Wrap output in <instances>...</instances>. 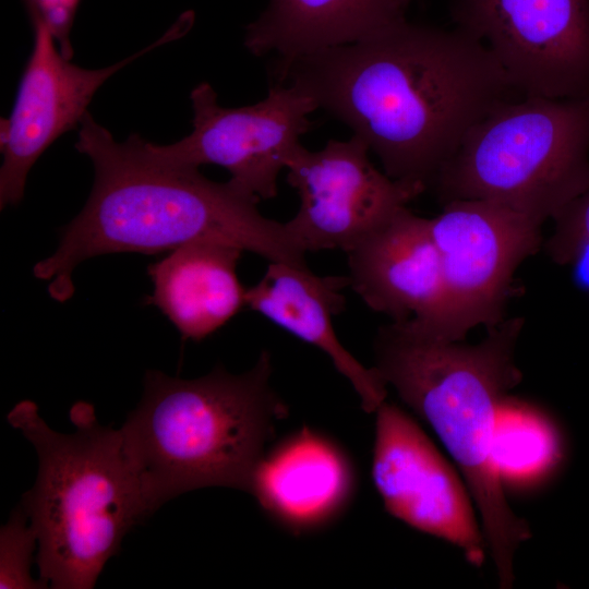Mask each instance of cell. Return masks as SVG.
Here are the masks:
<instances>
[{
	"instance_id": "6da1fadb",
	"label": "cell",
	"mask_w": 589,
	"mask_h": 589,
	"mask_svg": "<svg viewBox=\"0 0 589 589\" xmlns=\"http://www.w3.org/2000/svg\"><path fill=\"white\" fill-rule=\"evenodd\" d=\"M347 124L395 180L432 189L469 130L516 91L468 33L404 20L272 68Z\"/></svg>"
},
{
	"instance_id": "7a4b0ae2",
	"label": "cell",
	"mask_w": 589,
	"mask_h": 589,
	"mask_svg": "<svg viewBox=\"0 0 589 589\" xmlns=\"http://www.w3.org/2000/svg\"><path fill=\"white\" fill-rule=\"evenodd\" d=\"M79 127L75 148L93 164V188L57 250L33 268L36 278L50 280L52 299L69 300L74 268L108 253L157 254L215 240L269 262L305 263L285 223L265 217L260 201L229 180L215 182L199 168L157 158L139 134L118 142L88 111Z\"/></svg>"
},
{
	"instance_id": "3957f363",
	"label": "cell",
	"mask_w": 589,
	"mask_h": 589,
	"mask_svg": "<svg viewBox=\"0 0 589 589\" xmlns=\"http://www.w3.org/2000/svg\"><path fill=\"white\" fill-rule=\"evenodd\" d=\"M524 323L505 318L477 345L445 340L408 322L382 326L374 339L375 369L460 470L503 589L513 587L516 551L531 537L506 498L494 459L500 408L521 380L514 352Z\"/></svg>"
},
{
	"instance_id": "277c9868",
	"label": "cell",
	"mask_w": 589,
	"mask_h": 589,
	"mask_svg": "<svg viewBox=\"0 0 589 589\" xmlns=\"http://www.w3.org/2000/svg\"><path fill=\"white\" fill-rule=\"evenodd\" d=\"M271 376L267 350L241 374L220 365L194 380L146 372L142 400L120 432L151 514L194 489L248 491L276 422L288 413Z\"/></svg>"
},
{
	"instance_id": "5b68a950",
	"label": "cell",
	"mask_w": 589,
	"mask_h": 589,
	"mask_svg": "<svg viewBox=\"0 0 589 589\" xmlns=\"http://www.w3.org/2000/svg\"><path fill=\"white\" fill-rule=\"evenodd\" d=\"M75 432L50 429L29 400L7 420L34 445L38 474L22 498L38 540L40 579L55 589H91L123 537L151 515L120 429L101 426L94 407L70 410Z\"/></svg>"
},
{
	"instance_id": "8992f818",
	"label": "cell",
	"mask_w": 589,
	"mask_h": 589,
	"mask_svg": "<svg viewBox=\"0 0 589 589\" xmlns=\"http://www.w3.org/2000/svg\"><path fill=\"white\" fill-rule=\"evenodd\" d=\"M588 188L589 96L502 101L469 130L432 187L442 204L489 201L540 225Z\"/></svg>"
},
{
	"instance_id": "52a82bcc",
	"label": "cell",
	"mask_w": 589,
	"mask_h": 589,
	"mask_svg": "<svg viewBox=\"0 0 589 589\" xmlns=\"http://www.w3.org/2000/svg\"><path fill=\"white\" fill-rule=\"evenodd\" d=\"M429 225L440 256L444 299L435 327L419 329L461 341L478 325L497 326L505 320L515 271L544 243L542 225L483 200L447 202Z\"/></svg>"
},
{
	"instance_id": "ba28073f",
	"label": "cell",
	"mask_w": 589,
	"mask_h": 589,
	"mask_svg": "<svg viewBox=\"0 0 589 589\" xmlns=\"http://www.w3.org/2000/svg\"><path fill=\"white\" fill-rule=\"evenodd\" d=\"M190 99L192 132L168 145L146 142L149 152L177 166H220L230 182L259 201L276 197L279 173L312 127L309 116L317 109L313 98L293 85L273 83L259 103L227 108L203 82Z\"/></svg>"
},
{
	"instance_id": "9c48e42d",
	"label": "cell",
	"mask_w": 589,
	"mask_h": 589,
	"mask_svg": "<svg viewBox=\"0 0 589 589\" xmlns=\"http://www.w3.org/2000/svg\"><path fill=\"white\" fill-rule=\"evenodd\" d=\"M522 96H589V0H448Z\"/></svg>"
},
{
	"instance_id": "30bf717a",
	"label": "cell",
	"mask_w": 589,
	"mask_h": 589,
	"mask_svg": "<svg viewBox=\"0 0 589 589\" xmlns=\"http://www.w3.org/2000/svg\"><path fill=\"white\" fill-rule=\"evenodd\" d=\"M368 145L356 134L329 140L320 151L302 144L287 164V182L299 196L286 228L303 252L350 250L425 188L395 180L369 158Z\"/></svg>"
},
{
	"instance_id": "8fae6325",
	"label": "cell",
	"mask_w": 589,
	"mask_h": 589,
	"mask_svg": "<svg viewBox=\"0 0 589 589\" xmlns=\"http://www.w3.org/2000/svg\"><path fill=\"white\" fill-rule=\"evenodd\" d=\"M375 413L371 477L387 513L480 567L488 546L465 480L398 406L384 401Z\"/></svg>"
},
{
	"instance_id": "7c38bea8",
	"label": "cell",
	"mask_w": 589,
	"mask_h": 589,
	"mask_svg": "<svg viewBox=\"0 0 589 589\" xmlns=\"http://www.w3.org/2000/svg\"><path fill=\"white\" fill-rule=\"evenodd\" d=\"M34 45L21 77L11 116L1 119L0 208L16 205L24 195L28 172L41 154L63 133L80 125L97 89L117 71L183 36L192 24L185 15L161 38L120 62L84 69L70 62L56 38L35 11L28 10Z\"/></svg>"
},
{
	"instance_id": "4fadbf2b",
	"label": "cell",
	"mask_w": 589,
	"mask_h": 589,
	"mask_svg": "<svg viewBox=\"0 0 589 589\" xmlns=\"http://www.w3.org/2000/svg\"><path fill=\"white\" fill-rule=\"evenodd\" d=\"M346 253L349 286L371 310L392 322L407 321L424 330L435 327L444 292L429 218L405 206Z\"/></svg>"
},
{
	"instance_id": "5bb4252c",
	"label": "cell",
	"mask_w": 589,
	"mask_h": 589,
	"mask_svg": "<svg viewBox=\"0 0 589 589\" xmlns=\"http://www.w3.org/2000/svg\"><path fill=\"white\" fill-rule=\"evenodd\" d=\"M356 488L354 466L346 452L304 426L263 454L247 492L275 524L304 534L335 522L350 505Z\"/></svg>"
},
{
	"instance_id": "9a60e30c",
	"label": "cell",
	"mask_w": 589,
	"mask_h": 589,
	"mask_svg": "<svg viewBox=\"0 0 589 589\" xmlns=\"http://www.w3.org/2000/svg\"><path fill=\"white\" fill-rule=\"evenodd\" d=\"M348 276H318L305 264L269 262L265 274L247 289V306L297 338L322 350L358 394L365 412L386 401L387 384L339 341L333 318L346 306Z\"/></svg>"
},
{
	"instance_id": "2e32d148",
	"label": "cell",
	"mask_w": 589,
	"mask_h": 589,
	"mask_svg": "<svg viewBox=\"0 0 589 589\" xmlns=\"http://www.w3.org/2000/svg\"><path fill=\"white\" fill-rule=\"evenodd\" d=\"M243 252L215 240L170 251L147 267L153 292L145 303L159 309L183 339H205L247 305V289L237 275Z\"/></svg>"
},
{
	"instance_id": "e0dca14e",
	"label": "cell",
	"mask_w": 589,
	"mask_h": 589,
	"mask_svg": "<svg viewBox=\"0 0 589 589\" xmlns=\"http://www.w3.org/2000/svg\"><path fill=\"white\" fill-rule=\"evenodd\" d=\"M413 0H269L245 28L244 46L274 65L362 40L406 20Z\"/></svg>"
},
{
	"instance_id": "ac0fdd59",
	"label": "cell",
	"mask_w": 589,
	"mask_h": 589,
	"mask_svg": "<svg viewBox=\"0 0 589 589\" xmlns=\"http://www.w3.org/2000/svg\"><path fill=\"white\" fill-rule=\"evenodd\" d=\"M563 457L562 436L552 420L531 404L508 396L500 408L494 442L504 486L543 480Z\"/></svg>"
},
{
	"instance_id": "d6986e66",
	"label": "cell",
	"mask_w": 589,
	"mask_h": 589,
	"mask_svg": "<svg viewBox=\"0 0 589 589\" xmlns=\"http://www.w3.org/2000/svg\"><path fill=\"white\" fill-rule=\"evenodd\" d=\"M28 516L20 506L0 531V588L35 589L47 585L31 575L32 556L37 534L28 524Z\"/></svg>"
},
{
	"instance_id": "ffe728a7",
	"label": "cell",
	"mask_w": 589,
	"mask_h": 589,
	"mask_svg": "<svg viewBox=\"0 0 589 589\" xmlns=\"http://www.w3.org/2000/svg\"><path fill=\"white\" fill-rule=\"evenodd\" d=\"M553 220L554 231L543 243L545 252L556 264H572L579 250L589 244V188Z\"/></svg>"
},
{
	"instance_id": "44dd1931",
	"label": "cell",
	"mask_w": 589,
	"mask_h": 589,
	"mask_svg": "<svg viewBox=\"0 0 589 589\" xmlns=\"http://www.w3.org/2000/svg\"><path fill=\"white\" fill-rule=\"evenodd\" d=\"M27 9L38 13L52 32L61 53L71 59L70 32L81 0H24Z\"/></svg>"
},
{
	"instance_id": "7402d4cb",
	"label": "cell",
	"mask_w": 589,
	"mask_h": 589,
	"mask_svg": "<svg viewBox=\"0 0 589 589\" xmlns=\"http://www.w3.org/2000/svg\"><path fill=\"white\" fill-rule=\"evenodd\" d=\"M576 284L589 291V244L582 247L572 262Z\"/></svg>"
}]
</instances>
